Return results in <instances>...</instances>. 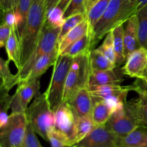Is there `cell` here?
Segmentation results:
<instances>
[{
  "mask_svg": "<svg viewBox=\"0 0 147 147\" xmlns=\"http://www.w3.org/2000/svg\"><path fill=\"white\" fill-rule=\"evenodd\" d=\"M46 14L45 0H32L26 24L20 37L21 47L20 68L27 63L37 47L40 34L46 22Z\"/></svg>",
  "mask_w": 147,
  "mask_h": 147,
  "instance_id": "obj_1",
  "label": "cell"
},
{
  "mask_svg": "<svg viewBox=\"0 0 147 147\" xmlns=\"http://www.w3.org/2000/svg\"><path fill=\"white\" fill-rule=\"evenodd\" d=\"M47 141L51 147H68L73 146L70 139L65 134L55 128L50 131L47 136Z\"/></svg>",
  "mask_w": 147,
  "mask_h": 147,
  "instance_id": "obj_33",
  "label": "cell"
},
{
  "mask_svg": "<svg viewBox=\"0 0 147 147\" xmlns=\"http://www.w3.org/2000/svg\"><path fill=\"white\" fill-rule=\"evenodd\" d=\"M11 27L7 24L4 22H1V26H0V47H4L6 46L7 42L9 37L10 34L11 32Z\"/></svg>",
  "mask_w": 147,
  "mask_h": 147,
  "instance_id": "obj_39",
  "label": "cell"
},
{
  "mask_svg": "<svg viewBox=\"0 0 147 147\" xmlns=\"http://www.w3.org/2000/svg\"><path fill=\"white\" fill-rule=\"evenodd\" d=\"M86 19V15L83 13H78V14H74L70 17H67L65 20V22L63 25L62 26L61 30H60V36L58 39V44L63 37L69 32L71 30H73L75 27L80 24V22Z\"/></svg>",
  "mask_w": 147,
  "mask_h": 147,
  "instance_id": "obj_32",
  "label": "cell"
},
{
  "mask_svg": "<svg viewBox=\"0 0 147 147\" xmlns=\"http://www.w3.org/2000/svg\"><path fill=\"white\" fill-rule=\"evenodd\" d=\"M90 32V26L88 22L87 19L83 20L82 22L78 24L73 30H70L65 36L63 38V40L58 44V51L59 55L61 54L67 47L71 45L72 44L81 38L83 36L87 33Z\"/></svg>",
  "mask_w": 147,
  "mask_h": 147,
  "instance_id": "obj_18",
  "label": "cell"
},
{
  "mask_svg": "<svg viewBox=\"0 0 147 147\" xmlns=\"http://www.w3.org/2000/svg\"><path fill=\"white\" fill-rule=\"evenodd\" d=\"M123 24H119L111 30L113 34V42L114 51L116 57V66H119L123 64L126 61V56L124 53V40H123V34H124V27Z\"/></svg>",
  "mask_w": 147,
  "mask_h": 147,
  "instance_id": "obj_23",
  "label": "cell"
},
{
  "mask_svg": "<svg viewBox=\"0 0 147 147\" xmlns=\"http://www.w3.org/2000/svg\"><path fill=\"white\" fill-rule=\"evenodd\" d=\"M64 11L58 6L47 10L46 22L54 28H61L65 22Z\"/></svg>",
  "mask_w": 147,
  "mask_h": 147,
  "instance_id": "obj_30",
  "label": "cell"
},
{
  "mask_svg": "<svg viewBox=\"0 0 147 147\" xmlns=\"http://www.w3.org/2000/svg\"><path fill=\"white\" fill-rule=\"evenodd\" d=\"M97 49L100 53H101L106 57H107L111 63L116 65V57L114 51L113 42V34L112 32L110 31L106 36L102 45H100Z\"/></svg>",
  "mask_w": 147,
  "mask_h": 147,
  "instance_id": "obj_31",
  "label": "cell"
},
{
  "mask_svg": "<svg viewBox=\"0 0 147 147\" xmlns=\"http://www.w3.org/2000/svg\"><path fill=\"white\" fill-rule=\"evenodd\" d=\"M89 55L90 53L73 58L66 78L63 101L68 102L78 90L88 87L90 74Z\"/></svg>",
  "mask_w": 147,
  "mask_h": 147,
  "instance_id": "obj_7",
  "label": "cell"
},
{
  "mask_svg": "<svg viewBox=\"0 0 147 147\" xmlns=\"http://www.w3.org/2000/svg\"><path fill=\"white\" fill-rule=\"evenodd\" d=\"M60 0H45L46 7H47V10L49 9L52 8V7H56L60 2Z\"/></svg>",
  "mask_w": 147,
  "mask_h": 147,
  "instance_id": "obj_44",
  "label": "cell"
},
{
  "mask_svg": "<svg viewBox=\"0 0 147 147\" xmlns=\"http://www.w3.org/2000/svg\"><path fill=\"white\" fill-rule=\"evenodd\" d=\"M23 147H43L36 136V132L28 122Z\"/></svg>",
  "mask_w": 147,
  "mask_h": 147,
  "instance_id": "obj_36",
  "label": "cell"
},
{
  "mask_svg": "<svg viewBox=\"0 0 147 147\" xmlns=\"http://www.w3.org/2000/svg\"><path fill=\"white\" fill-rule=\"evenodd\" d=\"M67 103L76 118L91 116L93 98L88 87L83 88L78 90Z\"/></svg>",
  "mask_w": 147,
  "mask_h": 147,
  "instance_id": "obj_12",
  "label": "cell"
},
{
  "mask_svg": "<svg viewBox=\"0 0 147 147\" xmlns=\"http://www.w3.org/2000/svg\"><path fill=\"white\" fill-rule=\"evenodd\" d=\"M73 60V57L59 55L54 64L50 84L45 92L50 108L54 112L63 101L66 78Z\"/></svg>",
  "mask_w": 147,
  "mask_h": 147,
  "instance_id": "obj_5",
  "label": "cell"
},
{
  "mask_svg": "<svg viewBox=\"0 0 147 147\" xmlns=\"http://www.w3.org/2000/svg\"><path fill=\"white\" fill-rule=\"evenodd\" d=\"M147 5V0H137L135 5L134 9V14H136L137 11H139L141 9L144 7L145 6Z\"/></svg>",
  "mask_w": 147,
  "mask_h": 147,
  "instance_id": "obj_43",
  "label": "cell"
},
{
  "mask_svg": "<svg viewBox=\"0 0 147 147\" xmlns=\"http://www.w3.org/2000/svg\"><path fill=\"white\" fill-rule=\"evenodd\" d=\"M116 147H147V146H117Z\"/></svg>",
  "mask_w": 147,
  "mask_h": 147,
  "instance_id": "obj_49",
  "label": "cell"
},
{
  "mask_svg": "<svg viewBox=\"0 0 147 147\" xmlns=\"http://www.w3.org/2000/svg\"><path fill=\"white\" fill-rule=\"evenodd\" d=\"M105 125L119 138L124 137L135 129L144 125L139 116L138 98L126 100L123 109L112 113Z\"/></svg>",
  "mask_w": 147,
  "mask_h": 147,
  "instance_id": "obj_4",
  "label": "cell"
},
{
  "mask_svg": "<svg viewBox=\"0 0 147 147\" xmlns=\"http://www.w3.org/2000/svg\"><path fill=\"white\" fill-rule=\"evenodd\" d=\"M59 56L58 47L53 52L40 57L34 63L28 77L24 81H32L37 80L52 65H54Z\"/></svg>",
  "mask_w": 147,
  "mask_h": 147,
  "instance_id": "obj_16",
  "label": "cell"
},
{
  "mask_svg": "<svg viewBox=\"0 0 147 147\" xmlns=\"http://www.w3.org/2000/svg\"><path fill=\"white\" fill-rule=\"evenodd\" d=\"M93 98L91 117L96 126L105 125L112 115V111L103 99Z\"/></svg>",
  "mask_w": 147,
  "mask_h": 147,
  "instance_id": "obj_24",
  "label": "cell"
},
{
  "mask_svg": "<svg viewBox=\"0 0 147 147\" xmlns=\"http://www.w3.org/2000/svg\"><path fill=\"white\" fill-rule=\"evenodd\" d=\"M91 50V36L88 32L67 47L60 55H68L74 58L78 56L88 54L90 53Z\"/></svg>",
  "mask_w": 147,
  "mask_h": 147,
  "instance_id": "obj_21",
  "label": "cell"
},
{
  "mask_svg": "<svg viewBox=\"0 0 147 147\" xmlns=\"http://www.w3.org/2000/svg\"><path fill=\"white\" fill-rule=\"evenodd\" d=\"M32 2V0H18L17 7L14 9L22 17L24 25L26 24L27 15H28L29 11H30V7H31Z\"/></svg>",
  "mask_w": 147,
  "mask_h": 147,
  "instance_id": "obj_37",
  "label": "cell"
},
{
  "mask_svg": "<svg viewBox=\"0 0 147 147\" xmlns=\"http://www.w3.org/2000/svg\"><path fill=\"white\" fill-rule=\"evenodd\" d=\"M0 4H1V9L2 13L9 11V10L13 9L9 3V0H0Z\"/></svg>",
  "mask_w": 147,
  "mask_h": 147,
  "instance_id": "obj_42",
  "label": "cell"
},
{
  "mask_svg": "<svg viewBox=\"0 0 147 147\" xmlns=\"http://www.w3.org/2000/svg\"><path fill=\"white\" fill-rule=\"evenodd\" d=\"M118 146H147V126H139L124 137L119 138Z\"/></svg>",
  "mask_w": 147,
  "mask_h": 147,
  "instance_id": "obj_19",
  "label": "cell"
},
{
  "mask_svg": "<svg viewBox=\"0 0 147 147\" xmlns=\"http://www.w3.org/2000/svg\"><path fill=\"white\" fill-rule=\"evenodd\" d=\"M146 49H147V45H146Z\"/></svg>",
  "mask_w": 147,
  "mask_h": 147,
  "instance_id": "obj_51",
  "label": "cell"
},
{
  "mask_svg": "<svg viewBox=\"0 0 147 147\" xmlns=\"http://www.w3.org/2000/svg\"><path fill=\"white\" fill-rule=\"evenodd\" d=\"M27 124L26 113H11L7 124L0 129V147H23Z\"/></svg>",
  "mask_w": 147,
  "mask_h": 147,
  "instance_id": "obj_8",
  "label": "cell"
},
{
  "mask_svg": "<svg viewBox=\"0 0 147 147\" xmlns=\"http://www.w3.org/2000/svg\"><path fill=\"white\" fill-rule=\"evenodd\" d=\"M78 13H83L86 15V0H72L64 11L65 19Z\"/></svg>",
  "mask_w": 147,
  "mask_h": 147,
  "instance_id": "obj_34",
  "label": "cell"
},
{
  "mask_svg": "<svg viewBox=\"0 0 147 147\" xmlns=\"http://www.w3.org/2000/svg\"><path fill=\"white\" fill-rule=\"evenodd\" d=\"M3 22L8 24L11 28L17 29V16L14 9L3 12Z\"/></svg>",
  "mask_w": 147,
  "mask_h": 147,
  "instance_id": "obj_40",
  "label": "cell"
},
{
  "mask_svg": "<svg viewBox=\"0 0 147 147\" xmlns=\"http://www.w3.org/2000/svg\"><path fill=\"white\" fill-rule=\"evenodd\" d=\"M6 53L7 54L8 60L12 62L17 68L20 70L21 67L20 64V55H21V47H20V37L17 34V29L12 28L11 34L9 37L5 46Z\"/></svg>",
  "mask_w": 147,
  "mask_h": 147,
  "instance_id": "obj_20",
  "label": "cell"
},
{
  "mask_svg": "<svg viewBox=\"0 0 147 147\" xmlns=\"http://www.w3.org/2000/svg\"><path fill=\"white\" fill-rule=\"evenodd\" d=\"M138 18L139 40L141 47L147 45V5L136 12Z\"/></svg>",
  "mask_w": 147,
  "mask_h": 147,
  "instance_id": "obj_29",
  "label": "cell"
},
{
  "mask_svg": "<svg viewBox=\"0 0 147 147\" xmlns=\"http://www.w3.org/2000/svg\"><path fill=\"white\" fill-rule=\"evenodd\" d=\"M134 15L129 0H111L103 15L90 32L92 50L110 31Z\"/></svg>",
  "mask_w": 147,
  "mask_h": 147,
  "instance_id": "obj_2",
  "label": "cell"
},
{
  "mask_svg": "<svg viewBox=\"0 0 147 147\" xmlns=\"http://www.w3.org/2000/svg\"><path fill=\"white\" fill-rule=\"evenodd\" d=\"M124 40V53L127 57L132 52L141 47L139 40L138 18L136 14L131 16L126 20V25L123 34Z\"/></svg>",
  "mask_w": 147,
  "mask_h": 147,
  "instance_id": "obj_13",
  "label": "cell"
},
{
  "mask_svg": "<svg viewBox=\"0 0 147 147\" xmlns=\"http://www.w3.org/2000/svg\"><path fill=\"white\" fill-rule=\"evenodd\" d=\"M40 83L39 79L32 81H23L18 85V87L14 94L19 99L26 111L30 101L40 92Z\"/></svg>",
  "mask_w": 147,
  "mask_h": 147,
  "instance_id": "obj_17",
  "label": "cell"
},
{
  "mask_svg": "<svg viewBox=\"0 0 147 147\" xmlns=\"http://www.w3.org/2000/svg\"><path fill=\"white\" fill-rule=\"evenodd\" d=\"M0 129H2L9 121V116L8 115V110L10 109L12 96H10L9 91L1 88H0Z\"/></svg>",
  "mask_w": 147,
  "mask_h": 147,
  "instance_id": "obj_28",
  "label": "cell"
},
{
  "mask_svg": "<svg viewBox=\"0 0 147 147\" xmlns=\"http://www.w3.org/2000/svg\"><path fill=\"white\" fill-rule=\"evenodd\" d=\"M10 62L9 60L0 59V77L1 80L0 88L9 92L14 86H18L21 82L18 73L14 75L10 71Z\"/></svg>",
  "mask_w": 147,
  "mask_h": 147,
  "instance_id": "obj_22",
  "label": "cell"
},
{
  "mask_svg": "<svg viewBox=\"0 0 147 147\" xmlns=\"http://www.w3.org/2000/svg\"><path fill=\"white\" fill-rule=\"evenodd\" d=\"M55 129L60 131L70 139L72 146L76 131V117L67 102L63 101L55 111Z\"/></svg>",
  "mask_w": 147,
  "mask_h": 147,
  "instance_id": "obj_11",
  "label": "cell"
},
{
  "mask_svg": "<svg viewBox=\"0 0 147 147\" xmlns=\"http://www.w3.org/2000/svg\"><path fill=\"white\" fill-rule=\"evenodd\" d=\"M136 1H137V0H129L131 8L134 14V9H135V5H136Z\"/></svg>",
  "mask_w": 147,
  "mask_h": 147,
  "instance_id": "obj_47",
  "label": "cell"
},
{
  "mask_svg": "<svg viewBox=\"0 0 147 147\" xmlns=\"http://www.w3.org/2000/svg\"><path fill=\"white\" fill-rule=\"evenodd\" d=\"M96 126H97L93 122L91 116L76 118V131L73 146L86 138Z\"/></svg>",
  "mask_w": 147,
  "mask_h": 147,
  "instance_id": "obj_25",
  "label": "cell"
},
{
  "mask_svg": "<svg viewBox=\"0 0 147 147\" xmlns=\"http://www.w3.org/2000/svg\"><path fill=\"white\" fill-rule=\"evenodd\" d=\"M136 93L139 94L138 107L141 120L145 126H147V92L139 90Z\"/></svg>",
  "mask_w": 147,
  "mask_h": 147,
  "instance_id": "obj_35",
  "label": "cell"
},
{
  "mask_svg": "<svg viewBox=\"0 0 147 147\" xmlns=\"http://www.w3.org/2000/svg\"><path fill=\"white\" fill-rule=\"evenodd\" d=\"M71 1L72 0H60V2L58 3L57 6H58L60 9H62L65 11V10L66 9V8H67V6H68V4H70Z\"/></svg>",
  "mask_w": 147,
  "mask_h": 147,
  "instance_id": "obj_45",
  "label": "cell"
},
{
  "mask_svg": "<svg viewBox=\"0 0 147 147\" xmlns=\"http://www.w3.org/2000/svg\"><path fill=\"white\" fill-rule=\"evenodd\" d=\"M133 85L135 88L134 91L137 92L139 90H144V91L147 92V78L146 80L144 81L136 79V80L133 83Z\"/></svg>",
  "mask_w": 147,
  "mask_h": 147,
  "instance_id": "obj_41",
  "label": "cell"
},
{
  "mask_svg": "<svg viewBox=\"0 0 147 147\" xmlns=\"http://www.w3.org/2000/svg\"><path fill=\"white\" fill-rule=\"evenodd\" d=\"M123 75L130 78L146 80L147 78V49L140 47L132 52L126 59L125 65L121 68Z\"/></svg>",
  "mask_w": 147,
  "mask_h": 147,
  "instance_id": "obj_9",
  "label": "cell"
},
{
  "mask_svg": "<svg viewBox=\"0 0 147 147\" xmlns=\"http://www.w3.org/2000/svg\"><path fill=\"white\" fill-rule=\"evenodd\" d=\"M105 103L108 105L110 109L111 110L112 113L117 111L121 110L124 107L125 100L119 96H109L103 99Z\"/></svg>",
  "mask_w": 147,
  "mask_h": 147,
  "instance_id": "obj_38",
  "label": "cell"
},
{
  "mask_svg": "<svg viewBox=\"0 0 147 147\" xmlns=\"http://www.w3.org/2000/svg\"><path fill=\"white\" fill-rule=\"evenodd\" d=\"M17 1H18V0H9V3L10 4H11L13 9H14L16 8V7H17Z\"/></svg>",
  "mask_w": 147,
  "mask_h": 147,
  "instance_id": "obj_48",
  "label": "cell"
},
{
  "mask_svg": "<svg viewBox=\"0 0 147 147\" xmlns=\"http://www.w3.org/2000/svg\"><path fill=\"white\" fill-rule=\"evenodd\" d=\"M122 71L118 73L116 70H109L103 71H90L89 77L88 88L96 86L110 84H120L124 80Z\"/></svg>",
  "mask_w": 147,
  "mask_h": 147,
  "instance_id": "obj_15",
  "label": "cell"
},
{
  "mask_svg": "<svg viewBox=\"0 0 147 147\" xmlns=\"http://www.w3.org/2000/svg\"><path fill=\"white\" fill-rule=\"evenodd\" d=\"M89 61H90V71L113 70L116 67V64L111 63L97 49H93L90 50Z\"/></svg>",
  "mask_w": 147,
  "mask_h": 147,
  "instance_id": "obj_26",
  "label": "cell"
},
{
  "mask_svg": "<svg viewBox=\"0 0 147 147\" xmlns=\"http://www.w3.org/2000/svg\"><path fill=\"white\" fill-rule=\"evenodd\" d=\"M25 113L28 122L36 134L47 141L48 134L55 128V116L45 93H37Z\"/></svg>",
  "mask_w": 147,
  "mask_h": 147,
  "instance_id": "obj_3",
  "label": "cell"
},
{
  "mask_svg": "<svg viewBox=\"0 0 147 147\" xmlns=\"http://www.w3.org/2000/svg\"><path fill=\"white\" fill-rule=\"evenodd\" d=\"M111 0H98L97 2L90 8L86 15V19L90 26V32L93 29L98 20L101 17L104 11L107 9Z\"/></svg>",
  "mask_w": 147,
  "mask_h": 147,
  "instance_id": "obj_27",
  "label": "cell"
},
{
  "mask_svg": "<svg viewBox=\"0 0 147 147\" xmlns=\"http://www.w3.org/2000/svg\"><path fill=\"white\" fill-rule=\"evenodd\" d=\"M119 139L106 125L97 126L86 138L80 141L76 147H116Z\"/></svg>",
  "mask_w": 147,
  "mask_h": 147,
  "instance_id": "obj_10",
  "label": "cell"
},
{
  "mask_svg": "<svg viewBox=\"0 0 147 147\" xmlns=\"http://www.w3.org/2000/svg\"><path fill=\"white\" fill-rule=\"evenodd\" d=\"M98 1V0H86V15L88 12L89 10Z\"/></svg>",
  "mask_w": 147,
  "mask_h": 147,
  "instance_id": "obj_46",
  "label": "cell"
},
{
  "mask_svg": "<svg viewBox=\"0 0 147 147\" xmlns=\"http://www.w3.org/2000/svg\"><path fill=\"white\" fill-rule=\"evenodd\" d=\"M68 147H76V146H68Z\"/></svg>",
  "mask_w": 147,
  "mask_h": 147,
  "instance_id": "obj_50",
  "label": "cell"
},
{
  "mask_svg": "<svg viewBox=\"0 0 147 147\" xmlns=\"http://www.w3.org/2000/svg\"><path fill=\"white\" fill-rule=\"evenodd\" d=\"M134 86L133 84L128 86H122L120 84H110L104 86H96L89 88L92 97L95 98L103 99L109 96H119L126 101L127 96L131 90L134 91Z\"/></svg>",
  "mask_w": 147,
  "mask_h": 147,
  "instance_id": "obj_14",
  "label": "cell"
},
{
  "mask_svg": "<svg viewBox=\"0 0 147 147\" xmlns=\"http://www.w3.org/2000/svg\"><path fill=\"white\" fill-rule=\"evenodd\" d=\"M61 28H54L45 22L40 34L37 47L27 63L18 70L20 81L23 82L27 79L37 60L44 55L53 52L58 47V39ZM20 82V83H21Z\"/></svg>",
  "mask_w": 147,
  "mask_h": 147,
  "instance_id": "obj_6",
  "label": "cell"
}]
</instances>
